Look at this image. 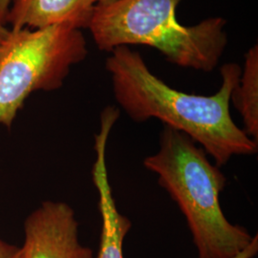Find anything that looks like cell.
I'll return each instance as SVG.
<instances>
[{
    "label": "cell",
    "instance_id": "cell-1",
    "mask_svg": "<svg viewBox=\"0 0 258 258\" xmlns=\"http://www.w3.org/2000/svg\"><path fill=\"white\" fill-rule=\"evenodd\" d=\"M113 95L135 122L151 119L188 136L218 167L234 156H251L258 142L249 137L231 115L232 91L239 83L242 68L226 63L220 69L222 83L212 96L176 90L153 74L141 54L128 46L114 49L106 58Z\"/></svg>",
    "mask_w": 258,
    "mask_h": 258
},
{
    "label": "cell",
    "instance_id": "cell-2",
    "mask_svg": "<svg viewBox=\"0 0 258 258\" xmlns=\"http://www.w3.org/2000/svg\"><path fill=\"white\" fill-rule=\"evenodd\" d=\"M143 164L183 213L198 258H233L249 246L253 236L222 211L226 176L188 136L164 125L158 152Z\"/></svg>",
    "mask_w": 258,
    "mask_h": 258
},
{
    "label": "cell",
    "instance_id": "cell-3",
    "mask_svg": "<svg viewBox=\"0 0 258 258\" xmlns=\"http://www.w3.org/2000/svg\"><path fill=\"white\" fill-rule=\"evenodd\" d=\"M183 0H117L95 5L88 26L101 51L144 45L183 68L211 72L228 45L226 19L215 17L185 26L177 19Z\"/></svg>",
    "mask_w": 258,
    "mask_h": 258
},
{
    "label": "cell",
    "instance_id": "cell-4",
    "mask_svg": "<svg viewBox=\"0 0 258 258\" xmlns=\"http://www.w3.org/2000/svg\"><path fill=\"white\" fill-rule=\"evenodd\" d=\"M87 55L82 30L69 25L10 31L0 47V124L10 128L32 93L62 87Z\"/></svg>",
    "mask_w": 258,
    "mask_h": 258
},
{
    "label": "cell",
    "instance_id": "cell-5",
    "mask_svg": "<svg viewBox=\"0 0 258 258\" xmlns=\"http://www.w3.org/2000/svg\"><path fill=\"white\" fill-rule=\"evenodd\" d=\"M21 258H93L83 246L74 210L60 201H44L24 222Z\"/></svg>",
    "mask_w": 258,
    "mask_h": 258
},
{
    "label": "cell",
    "instance_id": "cell-6",
    "mask_svg": "<svg viewBox=\"0 0 258 258\" xmlns=\"http://www.w3.org/2000/svg\"><path fill=\"white\" fill-rule=\"evenodd\" d=\"M120 115L119 107L106 106L101 114L100 130L95 135L96 159L93 164L92 181L99 194V210L102 218L97 258H124L123 242L132 227V222L117 208L106 166V148L109 135Z\"/></svg>",
    "mask_w": 258,
    "mask_h": 258
},
{
    "label": "cell",
    "instance_id": "cell-7",
    "mask_svg": "<svg viewBox=\"0 0 258 258\" xmlns=\"http://www.w3.org/2000/svg\"><path fill=\"white\" fill-rule=\"evenodd\" d=\"M94 10L93 0H12L6 26L12 32L56 25L88 29Z\"/></svg>",
    "mask_w": 258,
    "mask_h": 258
},
{
    "label": "cell",
    "instance_id": "cell-8",
    "mask_svg": "<svg viewBox=\"0 0 258 258\" xmlns=\"http://www.w3.org/2000/svg\"><path fill=\"white\" fill-rule=\"evenodd\" d=\"M231 102L239 112L246 134L258 142V46L245 54L239 83L231 94Z\"/></svg>",
    "mask_w": 258,
    "mask_h": 258
},
{
    "label": "cell",
    "instance_id": "cell-9",
    "mask_svg": "<svg viewBox=\"0 0 258 258\" xmlns=\"http://www.w3.org/2000/svg\"><path fill=\"white\" fill-rule=\"evenodd\" d=\"M0 258H21L20 247L0 238Z\"/></svg>",
    "mask_w": 258,
    "mask_h": 258
},
{
    "label": "cell",
    "instance_id": "cell-10",
    "mask_svg": "<svg viewBox=\"0 0 258 258\" xmlns=\"http://www.w3.org/2000/svg\"><path fill=\"white\" fill-rule=\"evenodd\" d=\"M258 251V237L257 235L253 236L251 242L246 249L240 251L237 255L233 258H252L256 255Z\"/></svg>",
    "mask_w": 258,
    "mask_h": 258
},
{
    "label": "cell",
    "instance_id": "cell-11",
    "mask_svg": "<svg viewBox=\"0 0 258 258\" xmlns=\"http://www.w3.org/2000/svg\"><path fill=\"white\" fill-rule=\"evenodd\" d=\"M12 0H0V24L6 26V19Z\"/></svg>",
    "mask_w": 258,
    "mask_h": 258
},
{
    "label": "cell",
    "instance_id": "cell-12",
    "mask_svg": "<svg viewBox=\"0 0 258 258\" xmlns=\"http://www.w3.org/2000/svg\"><path fill=\"white\" fill-rule=\"evenodd\" d=\"M10 35V29L7 26L0 24V47L2 46L3 42Z\"/></svg>",
    "mask_w": 258,
    "mask_h": 258
},
{
    "label": "cell",
    "instance_id": "cell-13",
    "mask_svg": "<svg viewBox=\"0 0 258 258\" xmlns=\"http://www.w3.org/2000/svg\"><path fill=\"white\" fill-rule=\"evenodd\" d=\"M117 0H93L95 5H104V4H110L112 2H115Z\"/></svg>",
    "mask_w": 258,
    "mask_h": 258
}]
</instances>
